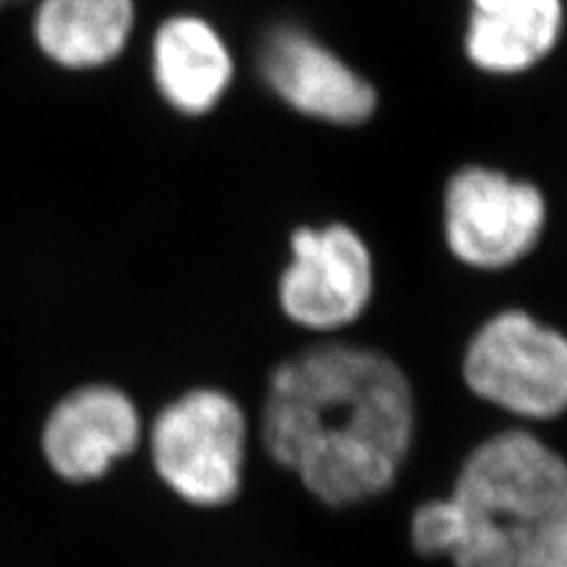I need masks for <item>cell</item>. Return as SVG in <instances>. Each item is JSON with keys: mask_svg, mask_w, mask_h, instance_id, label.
I'll return each instance as SVG.
<instances>
[{"mask_svg": "<svg viewBox=\"0 0 567 567\" xmlns=\"http://www.w3.org/2000/svg\"><path fill=\"white\" fill-rule=\"evenodd\" d=\"M414 437V388L377 348L322 343L272 371L265 447L327 506L379 499L395 485Z\"/></svg>", "mask_w": 567, "mask_h": 567, "instance_id": "obj_1", "label": "cell"}, {"mask_svg": "<svg viewBox=\"0 0 567 567\" xmlns=\"http://www.w3.org/2000/svg\"><path fill=\"white\" fill-rule=\"evenodd\" d=\"M461 377L508 416L554 421L567 412V336L527 310H502L471 336Z\"/></svg>", "mask_w": 567, "mask_h": 567, "instance_id": "obj_2", "label": "cell"}, {"mask_svg": "<svg viewBox=\"0 0 567 567\" xmlns=\"http://www.w3.org/2000/svg\"><path fill=\"white\" fill-rule=\"evenodd\" d=\"M567 487V461L529 431H502L477 442L461 464L452 499L466 529L520 542ZM464 529V532H466Z\"/></svg>", "mask_w": 567, "mask_h": 567, "instance_id": "obj_3", "label": "cell"}, {"mask_svg": "<svg viewBox=\"0 0 567 567\" xmlns=\"http://www.w3.org/2000/svg\"><path fill=\"white\" fill-rule=\"evenodd\" d=\"M546 216V199L537 185L496 168L468 166L454 173L445 187L442 235L461 265L499 272L535 251Z\"/></svg>", "mask_w": 567, "mask_h": 567, "instance_id": "obj_4", "label": "cell"}, {"mask_svg": "<svg viewBox=\"0 0 567 567\" xmlns=\"http://www.w3.org/2000/svg\"><path fill=\"white\" fill-rule=\"evenodd\" d=\"M158 475L183 499L227 504L241 487L246 419L220 390H194L158 414L152 431Z\"/></svg>", "mask_w": 567, "mask_h": 567, "instance_id": "obj_5", "label": "cell"}, {"mask_svg": "<svg viewBox=\"0 0 567 567\" xmlns=\"http://www.w3.org/2000/svg\"><path fill=\"white\" fill-rule=\"evenodd\" d=\"M377 265L364 237L346 223L298 227L291 260L279 279V303L293 324L315 333L341 331L367 312Z\"/></svg>", "mask_w": 567, "mask_h": 567, "instance_id": "obj_6", "label": "cell"}, {"mask_svg": "<svg viewBox=\"0 0 567 567\" xmlns=\"http://www.w3.org/2000/svg\"><path fill=\"white\" fill-rule=\"evenodd\" d=\"M260 74L291 110L333 126H358L377 110L374 87L303 29L279 27L265 39Z\"/></svg>", "mask_w": 567, "mask_h": 567, "instance_id": "obj_7", "label": "cell"}, {"mask_svg": "<svg viewBox=\"0 0 567 567\" xmlns=\"http://www.w3.org/2000/svg\"><path fill=\"white\" fill-rule=\"evenodd\" d=\"M140 416L133 402L110 385H87L50 414L43 450L58 475L71 483L95 481L116 458L135 450Z\"/></svg>", "mask_w": 567, "mask_h": 567, "instance_id": "obj_8", "label": "cell"}, {"mask_svg": "<svg viewBox=\"0 0 567 567\" xmlns=\"http://www.w3.org/2000/svg\"><path fill=\"white\" fill-rule=\"evenodd\" d=\"M152 83L173 112L206 116L235 81V58L225 35L202 14H171L150 45Z\"/></svg>", "mask_w": 567, "mask_h": 567, "instance_id": "obj_9", "label": "cell"}, {"mask_svg": "<svg viewBox=\"0 0 567 567\" xmlns=\"http://www.w3.org/2000/svg\"><path fill=\"white\" fill-rule=\"evenodd\" d=\"M135 22V0H35L31 39L55 66L95 71L126 52Z\"/></svg>", "mask_w": 567, "mask_h": 567, "instance_id": "obj_10", "label": "cell"}, {"mask_svg": "<svg viewBox=\"0 0 567 567\" xmlns=\"http://www.w3.org/2000/svg\"><path fill=\"white\" fill-rule=\"evenodd\" d=\"M560 31V0H471L466 52L487 74H520L554 50Z\"/></svg>", "mask_w": 567, "mask_h": 567, "instance_id": "obj_11", "label": "cell"}, {"mask_svg": "<svg viewBox=\"0 0 567 567\" xmlns=\"http://www.w3.org/2000/svg\"><path fill=\"white\" fill-rule=\"evenodd\" d=\"M464 513L452 496L429 499L414 508L410 520V539L423 558H452L464 539Z\"/></svg>", "mask_w": 567, "mask_h": 567, "instance_id": "obj_12", "label": "cell"}, {"mask_svg": "<svg viewBox=\"0 0 567 567\" xmlns=\"http://www.w3.org/2000/svg\"><path fill=\"white\" fill-rule=\"evenodd\" d=\"M516 567H567V487L523 535Z\"/></svg>", "mask_w": 567, "mask_h": 567, "instance_id": "obj_13", "label": "cell"}, {"mask_svg": "<svg viewBox=\"0 0 567 567\" xmlns=\"http://www.w3.org/2000/svg\"><path fill=\"white\" fill-rule=\"evenodd\" d=\"M12 3H17V0H0V8H8Z\"/></svg>", "mask_w": 567, "mask_h": 567, "instance_id": "obj_14", "label": "cell"}]
</instances>
